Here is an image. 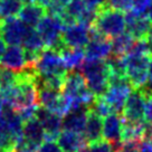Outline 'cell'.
I'll return each instance as SVG.
<instances>
[{"instance_id": "6da1fadb", "label": "cell", "mask_w": 152, "mask_h": 152, "mask_svg": "<svg viewBox=\"0 0 152 152\" xmlns=\"http://www.w3.org/2000/svg\"><path fill=\"white\" fill-rule=\"evenodd\" d=\"M78 71L85 80L87 88L100 97L109 88V66L103 59H84Z\"/></svg>"}, {"instance_id": "7a4b0ae2", "label": "cell", "mask_w": 152, "mask_h": 152, "mask_svg": "<svg viewBox=\"0 0 152 152\" xmlns=\"http://www.w3.org/2000/svg\"><path fill=\"white\" fill-rule=\"evenodd\" d=\"M91 28L104 37L113 39L125 30V14L102 6L97 9L96 18Z\"/></svg>"}, {"instance_id": "3957f363", "label": "cell", "mask_w": 152, "mask_h": 152, "mask_svg": "<svg viewBox=\"0 0 152 152\" xmlns=\"http://www.w3.org/2000/svg\"><path fill=\"white\" fill-rule=\"evenodd\" d=\"M36 30L38 31L40 38L43 39L45 48L59 50L63 46L61 40V35L64 29L62 20L59 16H53V15H46L37 25Z\"/></svg>"}, {"instance_id": "277c9868", "label": "cell", "mask_w": 152, "mask_h": 152, "mask_svg": "<svg viewBox=\"0 0 152 152\" xmlns=\"http://www.w3.org/2000/svg\"><path fill=\"white\" fill-rule=\"evenodd\" d=\"M125 59V75L134 90L142 87L148 78V69L151 61L150 55L128 54Z\"/></svg>"}, {"instance_id": "5b68a950", "label": "cell", "mask_w": 152, "mask_h": 152, "mask_svg": "<svg viewBox=\"0 0 152 152\" xmlns=\"http://www.w3.org/2000/svg\"><path fill=\"white\" fill-rule=\"evenodd\" d=\"M36 71L37 76H65L68 69L59 53L55 49L46 48L40 54L36 63Z\"/></svg>"}, {"instance_id": "8992f818", "label": "cell", "mask_w": 152, "mask_h": 152, "mask_svg": "<svg viewBox=\"0 0 152 152\" xmlns=\"http://www.w3.org/2000/svg\"><path fill=\"white\" fill-rule=\"evenodd\" d=\"M145 97L140 90H133L122 111V119L126 122L143 123L145 122Z\"/></svg>"}, {"instance_id": "52a82bcc", "label": "cell", "mask_w": 152, "mask_h": 152, "mask_svg": "<svg viewBox=\"0 0 152 152\" xmlns=\"http://www.w3.org/2000/svg\"><path fill=\"white\" fill-rule=\"evenodd\" d=\"M27 29L28 27L17 17L1 19L0 36L9 46H20L23 45Z\"/></svg>"}, {"instance_id": "ba28073f", "label": "cell", "mask_w": 152, "mask_h": 152, "mask_svg": "<svg viewBox=\"0 0 152 152\" xmlns=\"http://www.w3.org/2000/svg\"><path fill=\"white\" fill-rule=\"evenodd\" d=\"M112 45L111 39L104 37L91 28L90 40L84 47L86 59H103L106 61L111 56Z\"/></svg>"}, {"instance_id": "9c48e42d", "label": "cell", "mask_w": 152, "mask_h": 152, "mask_svg": "<svg viewBox=\"0 0 152 152\" xmlns=\"http://www.w3.org/2000/svg\"><path fill=\"white\" fill-rule=\"evenodd\" d=\"M90 27L80 24V23H76L63 29L61 40L66 47L84 49L86 44L90 40Z\"/></svg>"}, {"instance_id": "30bf717a", "label": "cell", "mask_w": 152, "mask_h": 152, "mask_svg": "<svg viewBox=\"0 0 152 152\" xmlns=\"http://www.w3.org/2000/svg\"><path fill=\"white\" fill-rule=\"evenodd\" d=\"M125 29L135 40L147 39L152 30V25L147 15H139L133 10L125 14Z\"/></svg>"}, {"instance_id": "8fae6325", "label": "cell", "mask_w": 152, "mask_h": 152, "mask_svg": "<svg viewBox=\"0 0 152 152\" xmlns=\"http://www.w3.org/2000/svg\"><path fill=\"white\" fill-rule=\"evenodd\" d=\"M103 119H104L103 132H102L103 140L111 143L115 150L122 144V126H123L122 114L112 113Z\"/></svg>"}, {"instance_id": "7c38bea8", "label": "cell", "mask_w": 152, "mask_h": 152, "mask_svg": "<svg viewBox=\"0 0 152 152\" xmlns=\"http://www.w3.org/2000/svg\"><path fill=\"white\" fill-rule=\"evenodd\" d=\"M35 116L39 120V122L43 125L47 140H55L59 135V133L63 131V116L58 115L57 113H54L44 107L38 106Z\"/></svg>"}, {"instance_id": "4fadbf2b", "label": "cell", "mask_w": 152, "mask_h": 152, "mask_svg": "<svg viewBox=\"0 0 152 152\" xmlns=\"http://www.w3.org/2000/svg\"><path fill=\"white\" fill-rule=\"evenodd\" d=\"M88 111H90V107L86 105H82V106L69 110L63 116V131H71V132L83 134L85 130L87 116H88Z\"/></svg>"}, {"instance_id": "5bb4252c", "label": "cell", "mask_w": 152, "mask_h": 152, "mask_svg": "<svg viewBox=\"0 0 152 152\" xmlns=\"http://www.w3.org/2000/svg\"><path fill=\"white\" fill-rule=\"evenodd\" d=\"M57 143L64 152H85L87 142L83 134L62 131L57 137Z\"/></svg>"}, {"instance_id": "9a60e30c", "label": "cell", "mask_w": 152, "mask_h": 152, "mask_svg": "<svg viewBox=\"0 0 152 152\" xmlns=\"http://www.w3.org/2000/svg\"><path fill=\"white\" fill-rule=\"evenodd\" d=\"M0 66L15 73H21L26 68L24 49L19 46H9L0 61Z\"/></svg>"}, {"instance_id": "2e32d148", "label": "cell", "mask_w": 152, "mask_h": 152, "mask_svg": "<svg viewBox=\"0 0 152 152\" xmlns=\"http://www.w3.org/2000/svg\"><path fill=\"white\" fill-rule=\"evenodd\" d=\"M47 15V10L36 2H28L23 6L18 18L29 28H36L39 21Z\"/></svg>"}, {"instance_id": "e0dca14e", "label": "cell", "mask_w": 152, "mask_h": 152, "mask_svg": "<svg viewBox=\"0 0 152 152\" xmlns=\"http://www.w3.org/2000/svg\"><path fill=\"white\" fill-rule=\"evenodd\" d=\"M102 132H103V119L97 114L93 113L92 111H88L85 130L83 133L87 144L102 140L103 139Z\"/></svg>"}, {"instance_id": "ac0fdd59", "label": "cell", "mask_w": 152, "mask_h": 152, "mask_svg": "<svg viewBox=\"0 0 152 152\" xmlns=\"http://www.w3.org/2000/svg\"><path fill=\"white\" fill-rule=\"evenodd\" d=\"M58 53L61 54L67 69H78L85 59V53L83 48H69L63 44Z\"/></svg>"}, {"instance_id": "d6986e66", "label": "cell", "mask_w": 152, "mask_h": 152, "mask_svg": "<svg viewBox=\"0 0 152 152\" xmlns=\"http://www.w3.org/2000/svg\"><path fill=\"white\" fill-rule=\"evenodd\" d=\"M134 38L128 34L122 33L121 35L116 36L115 38L111 39V45H112V50H111V56L114 57H124L128 55L130 49L134 43Z\"/></svg>"}, {"instance_id": "ffe728a7", "label": "cell", "mask_w": 152, "mask_h": 152, "mask_svg": "<svg viewBox=\"0 0 152 152\" xmlns=\"http://www.w3.org/2000/svg\"><path fill=\"white\" fill-rule=\"evenodd\" d=\"M24 50L27 52H34V53H42L45 48L43 39L40 38L38 31L35 28L27 29V33L25 35L24 42H23Z\"/></svg>"}, {"instance_id": "44dd1931", "label": "cell", "mask_w": 152, "mask_h": 152, "mask_svg": "<svg viewBox=\"0 0 152 152\" xmlns=\"http://www.w3.org/2000/svg\"><path fill=\"white\" fill-rule=\"evenodd\" d=\"M24 5L23 0H0V18L18 17Z\"/></svg>"}, {"instance_id": "7402d4cb", "label": "cell", "mask_w": 152, "mask_h": 152, "mask_svg": "<svg viewBox=\"0 0 152 152\" xmlns=\"http://www.w3.org/2000/svg\"><path fill=\"white\" fill-rule=\"evenodd\" d=\"M16 147L14 138L9 131V128L6 123L5 119L0 116V150L12 151Z\"/></svg>"}, {"instance_id": "603a6c76", "label": "cell", "mask_w": 152, "mask_h": 152, "mask_svg": "<svg viewBox=\"0 0 152 152\" xmlns=\"http://www.w3.org/2000/svg\"><path fill=\"white\" fill-rule=\"evenodd\" d=\"M19 73L10 71L8 68L0 66V92L12 88L18 82Z\"/></svg>"}, {"instance_id": "cb8c5ba5", "label": "cell", "mask_w": 152, "mask_h": 152, "mask_svg": "<svg viewBox=\"0 0 152 152\" xmlns=\"http://www.w3.org/2000/svg\"><path fill=\"white\" fill-rule=\"evenodd\" d=\"M86 8H87V6L84 0H69L64 12L72 17L77 23L78 18L83 15Z\"/></svg>"}, {"instance_id": "d4e9b609", "label": "cell", "mask_w": 152, "mask_h": 152, "mask_svg": "<svg viewBox=\"0 0 152 152\" xmlns=\"http://www.w3.org/2000/svg\"><path fill=\"white\" fill-rule=\"evenodd\" d=\"M69 0H50L49 5L46 8L48 15H53V16H59L65 11L67 4Z\"/></svg>"}, {"instance_id": "484cf974", "label": "cell", "mask_w": 152, "mask_h": 152, "mask_svg": "<svg viewBox=\"0 0 152 152\" xmlns=\"http://www.w3.org/2000/svg\"><path fill=\"white\" fill-rule=\"evenodd\" d=\"M85 152H114V149L111 143L102 139L100 141L87 144Z\"/></svg>"}, {"instance_id": "4316f807", "label": "cell", "mask_w": 152, "mask_h": 152, "mask_svg": "<svg viewBox=\"0 0 152 152\" xmlns=\"http://www.w3.org/2000/svg\"><path fill=\"white\" fill-rule=\"evenodd\" d=\"M132 4L133 0H106L104 6L122 12H126L129 10H131Z\"/></svg>"}, {"instance_id": "83f0119b", "label": "cell", "mask_w": 152, "mask_h": 152, "mask_svg": "<svg viewBox=\"0 0 152 152\" xmlns=\"http://www.w3.org/2000/svg\"><path fill=\"white\" fill-rule=\"evenodd\" d=\"M151 6L152 0H133L132 10L139 15H145Z\"/></svg>"}, {"instance_id": "f1b7e54d", "label": "cell", "mask_w": 152, "mask_h": 152, "mask_svg": "<svg viewBox=\"0 0 152 152\" xmlns=\"http://www.w3.org/2000/svg\"><path fill=\"white\" fill-rule=\"evenodd\" d=\"M36 152H64L55 140H45Z\"/></svg>"}, {"instance_id": "f546056e", "label": "cell", "mask_w": 152, "mask_h": 152, "mask_svg": "<svg viewBox=\"0 0 152 152\" xmlns=\"http://www.w3.org/2000/svg\"><path fill=\"white\" fill-rule=\"evenodd\" d=\"M137 148L139 152H152V140L143 137L137 142Z\"/></svg>"}, {"instance_id": "4dcf8cb0", "label": "cell", "mask_w": 152, "mask_h": 152, "mask_svg": "<svg viewBox=\"0 0 152 152\" xmlns=\"http://www.w3.org/2000/svg\"><path fill=\"white\" fill-rule=\"evenodd\" d=\"M139 141V140H138ZM125 142L122 143L119 148H116L114 152H139L138 148H137V142Z\"/></svg>"}, {"instance_id": "1f68e13d", "label": "cell", "mask_w": 152, "mask_h": 152, "mask_svg": "<svg viewBox=\"0 0 152 152\" xmlns=\"http://www.w3.org/2000/svg\"><path fill=\"white\" fill-rule=\"evenodd\" d=\"M87 7L90 8H94V9H99L100 7L105 5L106 0H84Z\"/></svg>"}, {"instance_id": "d6a6232c", "label": "cell", "mask_w": 152, "mask_h": 152, "mask_svg": "<svg viewBox=\"0 0 152 152\" xmlns=\"http://www.w3.org/2000/svg\"><path fill=\"white\" fill-rule=\"evenodd\" d=\"M5 52H6V43L5 40L1 38V36H0V61H1V58L4 56Z\"/></svg>"}, {"instance_id": "836d02e7", "label": "cell", "mask_w": 152, "mask_h": 152, "mask_svg": "<svg viewBox=\"0 0 152 152\" xmlns=\"http://www.w3.org/2000/svg\"><path fill=\"white\" fill-rule=\"evenodd\" d=\"M147 44H148V52L149 55L152 57V36L149 35V37L147 38Z\"/></svg>"}, {"instance_id": "e575fe53", "label": "cell", "mask_w": 152, "mask_h": 152, "mask_svg": "<svg viewBox=\"0 0 152 152\" xmlns=\"http://www.w3.org/2000/svg\"><path fill=\"white\" fill-rule=\"evenodd\" d=\"M147 17H148V19H149V21H150V23H151V25H152V6H151V8L148 10Z\"/></svg>"}, {"instance_id": "d590c367", "label": "cell", "mask_w": 152, "mask_h": 152, "mask_svg": "<svg viewBox=\"0 0 152 152\" xmlns=\"http://www.w3.org/2000/svg\"><path fill=\"white\" fill-rule=\"evenodd\" d=\"M24 4H28V2H36V0H23Z\"/></svg>"}, {"instance_id": "8d00e7d4", "label": "cell", "mask_w": 152, "mask_h": 152, "mask_svg": "<svg viewBox=\"0 0 152 152\" xmlns=\"http://www.w3.org/2000/svg\"><path fill=\"white\" fill-rule=\"evenodd\" d=\"M1 113H2V102L0 101V116H1Z\"/></svg>"}, {"instance_id": "74e56055", "label": "cell", "mask_w": 152, "mask_h": 152, "mask_svg": "<svg viewBox=\"0 0 152 152\" xmlns=\"http://www.w3.org/2000/svg\"><path fill=\"white\" fill-rule=\"evenodd\" d=\"M11 152H20V151H19V150H17V149H14V150H12Z\"/></svg>"}, {"instance_id": "f35d334b", "label": "cell", "mask_w": 152, "mask_h": 152, "mask_svg": "<svg viewBox=\"0 0 152 152\" xmlns=\"http://www.w3.org/2000/svg\"><path fill=\"white\" fill-rule=\"evenodd\" d=\"M150 35H151V36H152V30H151V33H150Z\"/></svg>"}, {"instance_id": "ab89813d", "label": "cell", "mask_w": 152, "mask_h": 152, "mask_svg": "<svg viewBox=\"0 0 152 152\" xmlns=\"http://www.w3.org/2000/svg\"><path fill=\"white\" fill-rule=\"evenodd\" d=\"M0 25H1V19H0Z\"/></svg>"}]
</instances>
